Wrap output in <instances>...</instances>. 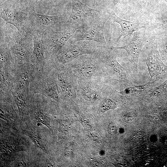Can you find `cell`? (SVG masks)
<instances>
[{
    "mask_svg": "<svg viewBox=\"0 0 167 167\" xmlns=\"http://www.w3.org/2000/svg\"><path fill=\"white\" fill-rule=\"evenodd\" d=\"M35 0H6L0 6V18L18 30L31 32V16L35 10Z\"/></svg>",
    "mask_w": 167,
    "mask_h": 167,
    "instance_id": "6da1fadb",
    "label": "cell"
},
{
    "mask_svg": "<svg viewBox=\"0 0 167 167\" xmlns=\"http://www.w3.org/2000/svg\"><path fill=\"white\" fill-rule=\"evenodd\" d=\"M65 65L71 70L78 80L111 82L98 52L79 56Z\"/></svg>",
    "mask_w": 167,
    "mask_h": 167,
    "instance_id": "7a4b0ae2",
    "label": "cell"
},
{
    "mask_svg": "<svg viewBox=\"0 0 167 167\" xmlns=\"http://www.w3.org/2000/svg\"><path fill=\"white\" fill-rule=\"evenodd\" d=\"M58 86L55 68L50 71H34L30 83L29 90L34 94H41L59 104L61 98Z\"/></svg>",
    "mask_w": 167,
    "mask_h": 167,
    "instance_id": "3957f363",
    "label": "cell"
},
{
    "mask_svg": "<svg viewBox=\"0 0 167 167\" xmlns=\"http://www.w3.org/2000/svg\"><path fill=\"white\" fill-rule=\"evenodd\" d=\"M116 50L101 45L98 54L111 82L117 81L126 87L131 86L134 84L128 71L117 61Z\"/></svg>",
    "mask_w": 167,
    "mask_h": 167,
    "instance_id": "277c9868",
    "label": "cell"
},
{
    "mask_svg": "<svg viewBox=\"0 0 167 167\" xmlns=\"http://www.w3.org/2000/svg\"><path fill=\"white\" fill-rule=\"evenodd\" d=\"M110 17L107 12L97 18L81 24L71 37L72 43L81 41H92L100 43L103 47H108L104 37V28Z\"/></svg>",
    "mask_w": 167,
    "mask_h": 167,
    "instance_id": "5b68a950",
    "label": "cell"
},
{
    "mask_svg": "<svg viewBox=\"0 0 167 167\" xmlns=\"http://www.w3.org/2000/svg\"><path fill=\"white\" fill-rule=\"evenodd\" d=\"M34 36L28 29L18 30L11 47L15 59V67L31 62L33 48Z\"/></svg>",
    "mask_w": 167,
    "mask_h": 167,
    "instance_id": "8992f818",
    "label": "cell"
},
{
    "mask_svg": "<svg viewBox=\"0 0 167 167\" xmlns=\"http://www.w3.org/2000/svg\"><path fill=\"white\" fill-rule=\"evenodd\" d=\"M76 29L71 31H54L52 29L46 30L43 35L46 60L51 66H56L55 59L58 51L74 34Z\"/></svg>",
    "mask_w": 167,
    "mask_h": 167,
    "instance_id": "52a82bcc",
    "label": "cell"
},
{
    "mask_svg": "<svg viewBox=\"0 0 167 167\" xmlns=\"http://www.w3.org/2000/svg\"><path fill=\"white\" fill-rule=\"evenodd\" d=\"M101 45L86 40L67 45L57 55L55 59V64L65 65L81 56L94 54L98 51Z\"/></svg>",
    "mask_w": 167,
    "mask_h": 167,
    "instance_id": "ba28073f",
    "label": "cell"
},
{
    "mask_svg": "<svg viewBox=\"0 0 167 167\" xmlns=\"http://www.w3.org/2000/svg\"><path fill=\"white\" fill-rule=\"evenodd\" d=\"M58 86L61 89L60 97L69 101L76 100L78 79L71 70L65 65L56 64Z\"/></svg>",
    "mask_w": 167,
    "mask_h": 167,
    "instance_id": "9c48e42d",
    "label": "cell"
},
{
    "mask_svg": "<svg viewBox=\"0 0 167 167\" xmlns=\"http://www.w3.org/2000/svg\"><path fill=\"white\" fill-rule=\"evenodd\" d=\"M106 83L96 80H78L76 100L79 99L88 105L100 103L103 88Z\"/></svg>",
    "mask_w": 167,
    "mask_h": 167,
    "instance_id": "30bf717a",
    "label": "cell"
},
{
    "mask_svg": "<svg viewBox=\"0 0 167 167\" xmlns=\"http://www.w3.org/2000/svg\"><path fill=\"white\" fill-rule=\"evenodd\" d=\"M72 9L67 21L68 25L83 24L100 17L99 11L91 8L84 4L79 0H71Z\"/></svg>",
    "mask_w": 167,
    "mask_h": 167,
    "instance_id": "8fae6325",
    "label": "cell"
},
{
    "mask_svg": "<svg viewBox=\"0 0 167 167\" xmlns=\"http://www.w3.org/2000/svg\"><path fill=\"white\" fill-rule=\"evenodd\" d=\"M111 82L106 83L102 90L101 99L97 110V113L102 114L110 110L115 109L122 103L125 97L112 87Z\"/></svg>",
    "mask_w": 167,
    "mask_h": 167,
    "instance_id": "7c38bea8",
    "label": "cell"
},
{
    "mask_svg": "<svg viewBox=\"0 0 167 167\" xmlns=\"http://www.w3.org/2000/svg\"><path fill=\"white\" fill-rule=\"evenodd\" d=\"M33 36V48L31 61L34 66V72L50 71L55 68V67L50 65L46 60L43 35Z\"/></svg>",
    "mask_w": 167,
    "mask_h": 167,
    "instance_id": "4fadbf2b",
    "label": "cell"
},
{
    "mask_svg": "<svg viewBox=\"0 0 167 167\" xmlns=\"http://www.w3.org/2000/svg\"><path fill=\"white\" fill-rule=\"evenodd\" d=\"M148 42L147 40L138 32H134V36L128 43L121 47H110L115 50L124 49L127 52V59L131 65L133 71L137 68L139 58L143 46Z\"/></svg>",
    "mask_w": 167,
    "mask_h": 167,
    "instance_id": "5bb4252c",
    "label": "cell"
},
{
    "mask_svg": "<svg viewBox=\"0 0 167 167\" xmlns=\"http://www.w3.org/2000/svg\"><path fill=\"white\" fill-rule=\"evenodd\" d=\"M62 18L58 16H50L37 13L35 10L31 16V33L33 35L42 36L47 30L61 21Z\"/></svg>",
    "mask_w": 167,
    "mask_h": 167,
    "instance_id": "9a60e30c",
    "label": "cell"
},
{
    "mask_svg": "<svg viewBox=\"0 0 167 167\" xmlns=\"http://www.w3.org/2000/svg\"><path fill=\"white\" fill-rule=\"evenodd\" d=\"M34 71V66L32 63L15 67L13 90L30 91V83Z\"/></svg>",
    "mask_w": 167,
    "mask_h": 167,
    "instance_id": "2e32d148",
    "label": "cell"
},
{
    "mask_svg": "<svg viewBox=\"0 0 167 167\" xmlns=\"http://www.w3.org/2000/svg\"><path fill=\"white\" fill-rule=\"evenodd\" d=\"M11 39L0 29V68L14 71L15 59L11 47Z\"/></svg>",
    "mask_w": 167,
    "mask_h": 167,
    "instance_id": "e0dca14e",
    "label": "cell"
},
{
    "mask_svg": "<svg viewBox=\"0 0 167 167\" xmlns=\"http://www.w3.org/2000/svg\"><path fill=\"white\" fill-rule=\"evenodd\" d=\"M107 11L112 17L113 21L119 24L121 28L120 35L117 38L116 43L122 36H131L134 32L145 27L138 20L131 21L122 19L118 16L112 10H107Z\"/></svg>",
    "mask_w": 167,
    "mask_h": 167,
    "instance_id": "ac0fdd59",
    "label": "cell"
},
{
    "mask_svg": "<svg viewBox=\"0 0 167 167\" xmlns=\"http://www.w3.org/2000/svg\"><path fill=\"white\" fill-rule=\"evenodd\" d=\"M146 64L151 79L159 75L164 66L158 50L156 42L154 40L147 59Z\"/></svg>",
    "mask_w": 167,
    "mask_h": 167,
    "instance_id": "d6986e66",
    "label": "cell"
},
{
    "mask_svg": "<svg viewBox=\"0 0 167 167\" xmlns=\"http://www.w3.org/2000/svg\"><path fill=\"white\" fill-rule=\"evenodd\" d=\"M157 81V78L155 81L149 82L142 85L133 84L126 87L123 91L119 92L126 98H143L156 87Z\"/></svg>",
    "mask_w": 167,
    "mask_h": 167,
    "instance_id": "ffe728a7",
    "label": "cell"
},
{
    "mask_svg": "<svg viewBox=\"0 0 167 167\" xmlns=\"http://www.w3.org/2000/svg\"><path fill=\"white\" fill-rule=\"evenodd\" d=\"M14 100L21 114L25 113L28 107V101L34 95L29 92L15 91L12 92Z\"/></svg>",
    "mask_w": 167,
    "mask_h": 167,
    "instance_id": "44dd1931",
    "label": "cell"
},
{
    "mask_svg": "<svg viewBox=\"0 0 167 167\" xmlns=\"http://www.w3.org/2000/svg\"><path fill=\"white\" fill-rule=\"evenodd\" d=\"M0 69V93L11 92L14 89V71Z\"/></svg>",
    "mask_w": 167,
    "mask_h": 167,
    "instance_id": "7402d4cb",
    "label": "cell"
},
{
    "mask_svg": "<svg viewBox=\"0 0 167 167\" xmlns=\"http://www.w3.org/2000/svg\"><path fill=\"white\" fill-rule=\"evenodd\" d=\"M25 132L37 147L43 150L45 149V144L39 135L32 131H25Z\"/></svg>",
    "mask_w": 167,
    "mask_h": 167,
    "instance_id": "603a6c76",
    "label": "cell"
},
{
    "mask_svg": "<svg viewBox=\"0 0 167 167\" xmlns=\"http://www.w3.org/2000/svg\"><path fill=\"white\" fill-rule=\"evenodd\" d=\"M139 113V110L137 108L135 107H130L123 113L122 118L126 122H130L133 120Z\"/></svg>",
    "mask_w": 167,
    "mask_h": 167,
    "instance_id": "cb8c5ba5",
    "label": "cell"
},
{
    "mask_svg": "<svg viewBox=\"0 0 167 167\" xmlns=\"http://www.w3.org/2000/svg\"><path fill=\"white\" fill-rule=\"evenodd\" d=\"M160 38L159 44L167 55V32L162 34Z\"/></svg>",
    "mask_w": 167,
    "mask_h": 167,
    "instance_id": "d4e9b609",
    "label": "cell"
},
{
    "mask_svg": "<svg viewBox=\"0 0 167 167\" xmlns=\"http://www.w3.org/2000/svg\"><path fill=\"white\" fill-rule=\"evenodd\" d=\"M108 131L109 133L112 135H116L118 133V127L115 123L111 122L109 124Z\"/></svg>",
    "mask_w": 167,
    "mask_h": 167,
    "instance_id": "484cf974",
    "label": "cell"
},
{
    "mask_svg": "<svg viewBox=\"0 0 167 167\" xmlns=\"http://www.w3.org/2000/svg\"><path fill=\"white\" fill-rule=\"evenodd\" d=\"M45 167H57L58 166V165L54 163V162L49 160H46L45 165Z\"/></svg>",
    "mask_w": 167,
    "mask_h": 167,
    "instance_id": "4316f807",
    "label": "cell"
},
{
    "mask_svg": "<svg viewBox=\"0 0 167 167\" xmlns=\"http://www.w3.org/2000/svg\"><path fill=\"white\" fill-rule=\"evenodd\" d=\"M88 135L90 138L93 139V140H98L99 139V137L96 133H95L94 132H89L88 133Z\"/></svg>",
    "mask_w": 167,
    "mask_h": 167,
    "instance_id": "83f0119b",
    "label": "cell"
},
{
    "mask_svg": "<svg viewBox=\"0 0 167 167\" xmlns=\"http://www.w3.org/2000/svg\"><path fill=\"white\" fill-rule=\"evenodd\" d=\"M17 166L19 167H26L27 165L24 161L21 160L18 161L17 163Z\"/></svg>",
    "mask_w": 167,
    "mask_h": 167,
    "instance_id": "f1b7e54d",
    "label": "cell"
},
{
    "mask_svg": "<svg viewBox=\"0 0 167 167\" xmlns=\"http://www.w3.org/2000/svg\"><path fill=\"white\" fill-rule=\"evenodd\" d=\"M165 1H166V2H167V0H165Z\"/></svg>",
    "mask_w": 167,
    "mask_h": 167,
    "instance_id": "f546056e",
    "label": "cell"
},
{
    "mask_svg": "<svg viewBox=\"0 0 167 167\" xmlns=\"http://www.w3.org/2000/svg\"><path fill=\"white\" fill-rule=\"evenodd\" d=\"M35 0V1H38V0Z\"/></svg>",
    "mask_w": 167,
    "mask_h": 167,
    "instance_id": "4dcf8cb0",
    "label": "cell"
}]
</instances>
